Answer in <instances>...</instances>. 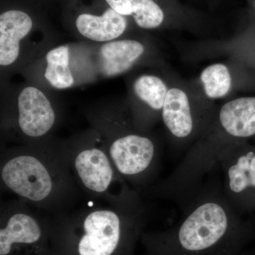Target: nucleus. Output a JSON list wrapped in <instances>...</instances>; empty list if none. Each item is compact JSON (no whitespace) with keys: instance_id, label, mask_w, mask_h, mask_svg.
<instances>
[{"instance_id":"1","label":"nucleus","mask_w":255,"mask_h":255,"mask_svg":"<svg viewBox=\"0 0 255 255\" xmlns=\"http://www.w3.org/2000/svg\"><path fill=\"white\" fill-rule=\"evenodd\" d=\"M224 194H196L177 224L146 239L150 255H237L254 234Z\"/></svg>"},{"instance_id":"2","label":"nucleus","mask_w":255,"mask_h":255,"mask_svg":"<svg viewBox=\"0 0 255 255\" xmlns=\"http://www.w3.org/2000/svg\"><path fill=\"white\" fill-rule=\"evenodd\" d=\"M222 167L224 195L238 212L255 211V146L230 142L216 158Z\"/></svg>"},{"instance_id":"3","label":"nucleus","mask_w":255,"mask_h":255,"mask_svg":"<svg viewBox=\"0 0 255 255\" xmlns=\"http://www.w3.org/2000/svg\"><path fill=\"white\" fill-rule=\"evenodd\" d=\"M62 246L58 255H119L128 252L122 221L113 211L101 210L85 218L81 234Z\"/></svg>"},{"instance_id":"4","label":"nucleus","mask_w":255,"mask_h":255,"mask_svg":"<svg viewBox=\"0 0 255 255\" xmlns=\"http://www.w3.org/2000/svg\"><path fill=\"white\" fill-rule=\"evenodd\" d=\"M196 106L187 90L169 87L161 115L166 128L178 142L204 136L212 125V114Z\"/></svg>"},{"instance_id":"5","label":"nucleus","mask_w":255,"mask_h":255,"mask_svg":"<svg viewBox=\"0 0 255 255\" xmlns=\"http://www.w3.org/2000/svg\"><path fill=\"white\" fill-rule=\"evenodd\" d=\"M255 136V97H243L226 102L203 141L211 150H219L230 142Z\"/></svg>"},{"instance_id":"6","label":"nucleus","mask_w":255,"mask_h":255,"mask_svg":"<svg viewBox=\"0 0 255 255\" xmlns=\"http://www.w3.org/2000/svg\"><path fill=\"white\" fill-rule=\"evenodd\" d=\"M114 11L132 18L138 27L155 29L172 25L187 26L197 21L199 15L174 0H105Z\"/></svg>"},{"instance_id":"7","label":"nucleus","mask_w":255,"mask_h":255,"mask_svg":"<svg viewBox=\"0 0 255 255\" xmlns=\"http://www.w3.org/2000/svg\"><path fill=\"white\" fill-rule=\"evenodd\" d=\"M1 178L11 191L33 201L46 199L53 188L46 167L32 156H18L6 162L1 170Z\"/></svg>"},{"instance_id":"8","label":"nucleus","mask_w":255,"mask_h":255,"mask_svg":"<svg viewBox=\"0 0 255 255\" xmlns=\"http://www.w3.org/2000/svg\"><path fill=\"white\" fill-rule=\"evenodd\" d=\"M110 155L121 173L127 176L138 175L152 164L155 147L148 137L129 134L119 137L112 144Z\"/></svg>"},{"instance_id":"9","label":"nucleus","mask_w":255,"mask_h":255,"mask_svg":"<svg viewBox=\"0 0 255 255\" xmlns=\"http://www.w3.org/2000/svg\"><path fill=\"white\" fill-rule=\"evenodd\" d=\"M18 124L30 137L45 135L55 123L54 111L44 94L33 87L23 89L18 98Z\"/></svg>"},{"instance_id":"10","label":"nucleus","mask_w":255,"mask_h":255,"mask_svg":"<svg viewBox=\"0 0 255 255\" xmlns=\"http://www.w3.org/2000/svg\"><path fill=\"white\" fill-rule=\"evenodd\" d=\"M33 26V18L24 10L10 9L0 14V65L14 63L19 55L20 41Z\"/></svg>"},{"instance_id":"11","label":"nucleus","mask_w":255,"mask_h":255,"mask_svg":"<svg viewBox=\"0 0 255 255\" xmlns=\"http://www.w3.org/2000/svg\"><path fill=\"white\" fill-rule=\"evenodd\" d=\"M128 18L110 6L101 14L82 12L75 18V26L82 36L92 41L103 42L119 38L127 29Z\"/></svg>"},{"instance_id":"12","label":"nucleus","mask_w":255,"mask_h":255,"mask_svg":"<svg viewBox=\"0 0 255 255\" xmlns=\"http://www.w3.org/2000/svg\"><path fill=\"white\" fill-rule=\"evenodd\" d=\"M145 47L135 40H121L106 43L100 48L101 71L114 77L128 71L141 58Z\"/></svg>"},{"instance_id":"13","label":"nucleus","mask_w":255,"mask_h":255,"mask_svg":"<svg viewBox=\"0 0 255 255\" xmlns=\"http://www.w3.org/2000/svg\"><path fill=\"white\" fill-rule=\"evenodd\" d=\"M75 168L84 185L95 192L107 190L113 177V170L105 152L99 149L80 152L75 162Z\"/></svg>"},{"instance_id":"14","label":"nucleus","mask_w":255,"mask_h":255,"mask_svg":"<svg viewBox=\"0 0 255 255\" xmlns=\"http://www.w3.org/2000/svg\"><path fill=\"white\" fill-rule=\"evenodd\" d=\"M43 240V230L36 220L26 214H15L0 230V255H9L16 245L38 247Z\"/></svg>"},{"instance_id":"15","label":"nucleus","mask_w":255,"mask_h":255,"mask_svg":"<svg viewBox=\"0 0 255 255\" xmlns=\"http://www.w3.org/2000/svg\"><path fill=\"white\" fill-rule=\"evenodd\" d=\"M199 79L204 95L210 100L225 98L232 90V75L225 64H211L202 70Z\"/></svg>"},{"instance_id":"16","label":"nucleus","mask_w":255,"mask_h":255,"mask_svg":"<svg viewBox=\"0 0 255 255\" xmlns=\"http://www.w3.org/2000/svg\"><path fill=\"white\" fill-rule=\"evenodd\" d=\"M47 68L45 78L51 86L56 89L68 88L74 83V78L69 66L68 46L57 47L46 55Z\"/></svg>"},{"instance_id":"17","label":"nucleus","mask_w":255,"mask_h":255,"mask_svg":"<svg viewBox=\"0 0 255 255\" xmlns=\"http://www.w3.org/2000/svg\"><path fill=\"white\" fill-rule=\"evenodd\" d=\"M169 89L164 80L155 75H141L133 83L137 98L157 112H162Z\"/></svg>"},{"instance_id":"18","label":"nucleus","mask_w":255,"mask_h":255,"mask_svg":"<svg viewBox=\"0 0 255 255\" xmlns=\"http://www.w3.org/2000/svg\"><path fill=\"white\" fill-rule=\"evenodd\" d=\"M237 255H244V254H242V253H240V254H238Z\"/></svg>"}]
</instances>
